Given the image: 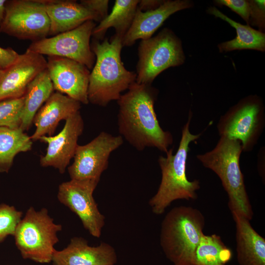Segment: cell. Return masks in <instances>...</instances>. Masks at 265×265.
<instances>
[{"label": "cell", "instance_id": "obj_1", "mask_svg": "<svg viewBox=\"0 0 265 265\" xmlns=\"http://www.w3.org/2000/svg\"><path fill=\"white\" fill-rule=\"evenodd\" d=\"M157 90L151 85L132 84L117 101L120 135L136 150L154 147L166 154L173 144L168 131L160 127L154 109Z\"/></svg>", "mask_w": 265, "mask_h": 265}, {"label": "cell", "instance_id": "obj_2", "mask_svg": "<svg viewBox=\"0 0 265 265\" xmlns=\"http://www.w3.org/2000/svg\"><path fill=\"white\" fill-rule=\"evenodd\" d=\"M96 57L90 74L88 88L89 103L106 106L118 100L121 93L136 82V75L128 71L121 57L122 38L114 34L102 42L94 39L90 45Z\"/></svg>", "mask_w": 265, "mask_h": 265}, {"label": "cell", "instance_id": "obj_3", "mask_svg": "<svg viewBox=\"0 0 265 265\" xmlns=\"http://www.w3.org/2000/svg\"><path fill=\"white\" fill-rule=\"evenodd\" d=\"M191 113L184 126L178 149L175 154L173 148L169 149L165 157L160 156L158 163L161 170V179L156 193L149 200L152 212L157 215L164 213L174 201L195 200L197 191L200 188L199 180L189 181L186 174V163L189 144L198 139L201 133L193 134L189 126Z\"/></svg>", "mask_w": 265, "mask_h": 265}, {"label": "cell", "instance_id": "obj_4", "mask_svg": "<svg viewBox=\"0 0 265 265\" xmlns=\"http://www.w3.org/2000/svg\"><path fill=\"white\" fill-rule=\"evenodd\" d=\"M242 152L239 141L221 136L213 149L198 154L196 158L205 167L212 170L220 179L228 195L231 213L250 221L253 212L239 165Z\"/></svg>", "mask_w": 265, "mask_h": 265}, {"label": "cell", "instance_id": "obj_5", "mask_svg": "<svg viewBox=\"0 0 265 265\" xmlns=\"http://www.w3.org/2000/svg\"><path fill=\"white\" fill-rule=\"evenodd\" d=\"M205 224L202 213L191 207H175L165 215L161 224L160 245L174 265H195V252Z\"/></svg>", "mask_w": 265, "mask_h": 265}, {"label": "cell", "instance_id": "obj_6", "mask_svg": "<svg viewBox=\"0 0 265 265\" xmlns=\"http://www.w3.org/2000/svg\"><path fill=\"white\" fill-rule=\"evenodd\" d=\"M62 226L56 223L43 208L27 210L14 236L15 243L23 259L40 264L52 262L54 246L59 242L58 233Z\"/></svg>", "mask_w": 265, "mask_h": 265}, {"label": "cell", "instance_id": "obj_7", "mask_svg": "<svg viewBox=\"0 0 265 265\" xmlns=\"http://www.w3.org/2000/svg\"><path fill=\"white\" fill-rule=\"evenodd\" d=\"M138 55L136 82L149 85L162 71L182 65L185 59L181 42L168 28L154 37L141 40Z\"/></svg>", "mask_w": 265, "mask_h": 265}, {"label": "cell", "instance_id": "obj_8", "mask_svg": "<svg viewBox=\"0 0 265 265\" xmlns=\"http://www.w3.org/2000/svg\"><path fill=\"white\" fill-rule=\"evenodd\" d=\"M265 125L264 107L256 96L240 100L221 116L217 125L220 136L239 141L242 152L251 151L257 143Z\"/></svg>", "mask_w": 265, "mask_h": 265}, {"label": "cell", "instance_id": "obj_9", "mask_svg": "<svg viewBox=\"0 0 265 265\" xmlns=\"http://www.w3.org/2000/svg\"><path fill=\"white\" fill-rule=\"evenodd\" d=\"M49 29V19L38 0H7L0 33L34 42L47 37Z\"/></svg>", "mask_w": 265, "mask_h": 265}, {"label": "cell", "instance_id": "obj_10", "mask_svg": "<svg viewBox=\"0 0 265 265\" xmlns=\"http://www.w3.org/2000/svg\"><path fill=\"white\" fill-rule=\"evenodd\" d=\"M95 26L94 21H87L74 29L32 42L27 49L43 55L71 59L92 69L96 57L90 39Z\"/></svg>", "mask_w": 265, "mask_h": 265}, {"label": "cell", "instance_id": "obj_11", "mask_svg": "<svg viewBox=\"0 0 265 265\" xmlns=\"http://www.w3.org/2000/svg\"><path fill=\"white\" fill-rule=\"evenodd\" d=\"M99 180H73L61 183L57 198L59 202L74 212L85 229L93 237L101 236L105 216L100 211L93 197Z\"/></svg>", "mask_w": 265, "mask_h": 265}, {"label": "cell", "instance_id": "obj_12", "mask_svg": "<svg viewBox=\"0 0 265 265\" xmlns=\"http://www.w3.org/2000/svg\"><path fill=\"white\" fill-rule=\"evenodd\" d=\"M123 143L121 135L101 132L89 143L78 145L73 163L68 167L71 179L100 180L107 168L110 154Z\"/></svg>", "mask_w": 265, "mask_h": 265}, {"label": "cell", "instance_id": "obj_13", "mask_svg": "<svg viewBox=\"0 0 265 265\" xmlns=\"http://www.w3.org/2000/svg\"><path fill=\"white\" fill-rule=\"evenodd\" d=\"M84 129V122L80 111L65 120L62 130L56 135L41 136L39 140L47 144L46 154L41 157L42 167H53L63 174L74 158L79 137Z\"/></svg>", "mask_w": 265, "mask_h": 265}, {"label": "cell", "instance_id": "obj_14", "mask_svg": "<svg viewBox=\"0 0 265 265\" xmlns=\"http://www.w3.org/2000/svg\"><path fill=\"white\" fill-rule=\"evenodd\" d=\"M47 69L54 90L87 105L90 72L82 64L56 56H48Z\"/></svg>", "mask_w": 265, "mask_h": 265}, {"label": "cell", "instance_id": "obj_15", "mask_svg": "<svg viewBox=\"0 0 265 265\" xmlns=\"http://www.w3.org/2000/svg\"><path fill=\"white\" fill-rule=\"evenodd\" d=\"M47 66L43 55L27 49L20 54L13 64L3 70L0 79V101L24 96L28 84Z\"/></svg>", "mask_w": 265, "mask_h": 265}, {"label": "cell", "instance_id": "obj_16", "mask_svg": "<svg viewBox=\"0 0 265 265\" xmlns=\"http://www.w3.org/2000/svg\"><path fill=\"white\" fill-rule=\"evenodd\" d=\"M117 262L116 251L109 243L102 242L93 246L85 238L75 237L65 248L55 250L51 263L53 265H114Z\"/></svg>", "mask_w": 265, "mask_h": 265}, {"label": "cell", "instance_id": "obj_17", "mask_svg": "<svg viewBox=\"0 0 265 265\" xmlns=\"http://www.w3.org/2000/svg\"><path fill=\"white\" fill-rule=\"evenodd\" d=\"M191 6L189 0H168L154 10L143 12L137 8L132 24L122 39L123 47L131 46L138 39L151 38L170 15Z\"/></svg>", "mask_w": 265, "mask_h": 265}, {"label": "cell", "instance_id": "obj_18", "mask_svg": "<svg viewBox=\"0 0 265 265\" xmlns=\"http://www.w3.org/2000/svg\"><path fill=\"white\" fill-rule=\"evenodd\" d=\"M50 21L49 35L74 29L87 21L100 22L99 17L76 0H38Z\"/></svg>", "mask_w": 265, "mask_h": 265}, {"label": "cell", "instance_id": "obj_19", "mask_svg": "<svg viewBox=\"0 0 265 265\" xmlns=\"http://www.w3.org/2000/svg\"><path fill=\"white\" fill-rule=\"evenodd\" d=\"M81 104L57 91L53 92L35 114L36 129L30 136L32 141L43 136H52L59 122L80 111Z\"/></svg>", "mask_w": 265, "mask_h": 265}, {"label": "cell", "instance_id": "obj_20", "mask_svg": "<svg viewBox=\"0 0 265 265\" xmlns=\"http://www.w3.org/2000/svg\"><path fill=\"white\" fill-rule=\"evenodd\" d=\"M236 225L237 258L240 265H265V239L252 227L250 220L232 213Z\"/></svg>", "mask_w": 265, "mask_h": 265}, {"label": "cell", "instance_id": "obj_21", "mask_svg": "<svg viewBox=\"0 0 265 265\" xmlns=\"http://www.w3.org/2000/svg\"><path fill=\"white\" fill-rule=\"evenodd\" d=\"M53 86L48 70L38 75L28 84L24 95V105L20 128L30 129L37 112L53 93Z\"/></svg>", "mask_w": 265, "mask_h": 265}, {"label": "cell", "instance_id": "obj_22", "mask_svg": "<svg viewBox=\"0 0 265 265\" xmlns=\"http://www.w3.org/2000/svg\"><path fill=\"white\" fill-rule=\"evenodd\" d=\"M139 0H116L110 14L102 20L93 30L94 39H104L108 28L113 27L115 34L123 39L130 28L134 19Z\"/></svg>", "mask_w": 265, "mask_h": 265}, {"label": "cell", "instance_id": "obj_23", "mask_svg": "<svg viewBox=\"0 0 265 265\" xmlns=\"http://www.w3.org/2000/svg\"><path fill=\"white\" fill-rule=\"evenodd\" d=\"M209 12L226 21L236 30L237 36L235 38L218 45L220 52L244 49L265 51V34L264 33L255 30L249 25H243L234 21L215 7H210Z\"/></svg>", "mask_w": 265, "mask_h": 265}, {"label": "cell", "instance_id": "obj_24", "mask_svg": "<svg viewBox=\"0 0 265 265\" xmlns=\"http://www.w3.org/2000/svg\"><path fill=\"white\" fill-rule=\"evenodd\" d=\"M33 141L20 128L0 127V173H8L16 156L32 148Z\"/></svg>", "mask_w": 265, "mask_h": 265}, {"label": "cell", "instance_id": "obj_25", "mask_svg": "<svg viewBox=\"0 0 265 265\" xmlns=\"http://www.w3.org/2000/svg\"><path fill=\"white\" fill-rule=\"evenodd\" d=\"M232 256V251L219 236L204 234L195 252L194 265H226Z\"/></svg>", "mask_w": 265, "mask_h": 265}, {"label": "cell", "instance_id": "obj_26", "mask_svg": "<svg viewBox=\"0 0 265 265\" xmlns=\"http://www.w3.org/2000/svg\"><path fill=\"white\" fill-rule=\"evenodd\" d=\"M24 96L0 101V127L18 129L21 124Z\"/></svg>", "mask_w": 265, "mask_h": 265}, {"label": "cell", "instance_id": "obj_27", "mask_svg": "<svg viewBox=\"0 0 265 265\" xmlns=\"http://www.w3.org/2000/svg\"><path fill=\"white\" fill-rule=\"evenodd\" d=\"M23 212L13 206L0 203V243L9 236L14 237Z\"/></svg>", "mask_w": 265, "mask_h": 265}, {"label": "cell", "instance_id": "obj_28", "mask_svg": "<svg viewBox=\"0 0 265 265\" xmlns=\"http://www.w3.org/2000/svg\"><path fill=\"white\" fill-rule=\"evenodd\" d=\"M215 2L219 5L228 7L239 15L247 23H250L252 13L251 0H217Z\"/></svg>", "mask_w": 265, "mask_h": 265}, {"label": "cell", "instance_id": "obj_29", "mask_svg": "<svg viewBox=\"0 0 265 265\" xmlns=\"http://www.w3.org/2000/svg\"><path fill=\"white\" fill-rule=\"evenodd\" d=\"M80 3L88 9L97 14L101 21L108 15L109 3L108 0H81Z\"/></svg>", "mask_w": 265, "mask_h": 265}, {"label": "cell", "instance_id": "obj_30", "mask_svg": "<svg viewBox=\"0 0 265 265\" xmlns=\"http://www.w3.org/2000/svg\"><path fill=\"white\" fill-rule=\"evenodd\" d=\"M252 13L250 22L260 27L264 26L265 0H251Z\"/></svg>", "mask_w": 265, "mask_h": 265}, {"label": "cell", "instance_id": "obj_31", "mask_svg": "<svg viewBox=\"0 0 265 265\" xmlns=\"http://www.w3.org/2000/svg\"><path fill=\"white\" fill-rule=\"evenodd\" d=\"M19 55L11 48L0 47V70H4L10 66L17 60Z\"/></svg>", "mask_w": 265, "mask_h": 265}, {"label": "cell", "instance_id": "obj_32", "mask_svg": "<svg viewBox=\"0 0 265 265\" xmlns=\"http://www.w3.org/2000/svg\"><path fill=\"white\" fill-rule=\"evenodd\" d=\"M164 0H139L137 8L143 12L154 10L158 8Z\"/></svg>", "mask_w": 265, "mask_h": 265}, {"label": "cell", "instance_id": "obj_33", "mask_svg": "<svg viewBox=\"0 0 265 265\" xmlns=\"http://www.w3.org/2000/svg\"><path fill=\"white\" fill-rule=\"evenodd\" d=\"M6 1L7 0H0V26L4 17Z\"/></svg>", "mask_w": 265, "mask_h": 265}, {"label": "cell", "instance_id": "obj_34", "mask_svg": "<svg viewBox=\"0 0 265 265\" xmlns=\"http://www.w3.org/2000/svg\"><path fill=\"white\" fill-rule=\"evenodd\" d=\"M3 70H0V79L2 75Z\"/></svg>", "mask_w": 265, "mask_h": 265}]
</instances>
